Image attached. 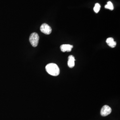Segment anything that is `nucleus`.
Listing matches in <instances>:
<instances>
[{
	"instance_id": "obj_6",
	"label": "nucleus",
	"mask_w": 120,
	"mask_h": 120,
	"mask_svg": "<svg viewBox=\"0 0 120 120\" xmlns=\"http://www.w3.org/2000/svg\"><path fill=\"white\" fill-rule=\"evenodd\" d=\"M75 59L73 55H70L68 57V65L69 68H72L75 65Z\"/></svg>"
},
{
	"instance_id": "obj_3",
	"label": "nucleus",
	"mask_w": 120,
	"mask_h": 120,
	"mask_svg": "<svg viewBox=\"0 0 120 120\" xmlns=\"http://www.w3.org/2000/svg\"><path fill=\"white\" fill-rule=\"evenodd\" d=\"M40 30L42 33L46 35L50 34L51 33L52 29L50 26L46 23L43 24L40 27Z\"/></svg>"
},
{
	"instance_id": "obj_8",
	"label": "nucleus",
	"mask_w": 120,
	"mask_h": 120,
	"mask_svg": "<svg viewBox=\"0 0 120 120\" xmlns=\"http://www.w3.org/2000/svg\"><path fill=\"white\" fill-rule=\"evenodd\" d=\"M105 8L106 9H109L111 10H112L114 9V7L113 5L112 4L111 1H108L107 2V4L105 5Z\"/></svg>"
},
{
	"instance_id": "obj_7",
	"label": "nucleus",
	"mask_w": 120,
	"mask_h": 120,
	"mask_svg": "<svg viewBox=\"0 0 120 120\" xmlns=\"http://www.w3.org/2000/svg\"><path fill=\"white\" fill-rule=\"evenodd\" d=\"M106 42L109 45V46L111 48L115 47L116 45V42L114 41V39L112 38H109L107 39Z\"/></svg>"
},
{
	"instance_id": "obj_5",
	"label": "nucleus",
	"mask_w": 120,
	"mask_h": 120,
	"mask_svg": "<svg viewBox=\"0 0 120 120\" xmlns=\"http://www.w3.org/2000/svg\"><path fill=\"white\" fill-rule=\"evenodd\" d=\"M73 48V45L69 44H64L61 45L60 47L61 51L63 52H70Z\"/></svg>"
},
{
	"instance_id": "obj_4",
	"label": "nucleus",
	"mask_w": 120,
	"mask_h": 120,
	"mask_svg": "<svg viewBox=\"0 0 120 120\" xmlns=\"http://www.w3.org/2000/svg\"><path fill=\"white\" fill-rule=\"evenodd\" d=\"M111 112V108L108 105H105L103 106V107L102 108L101 111V116H105L110 114Z\"/></svg>"
},
{
	"instance_id": "obj_2",
	"label": "nucleus",
	"mask_w": 120,
	"mask_h": 120,
	"mask_svg": "<svg viewBox=\"0 0 120 120\" xmlns=\"http://www.w3.org/2000/svg\"><path fill=\"white\" fill-rule=\"evenodd\" d=\"M29 40L31 45L33 47H37L38 45L39 40L38 35L36 33H32L30 35Z\"/></svg>"
},
{
	"instance_id": "obj_1",
	"label": "nucleus",
	"mask_w": 120,
	"mask_h": 120,
	"mask_svg": "<svg viewBox=\"0 0 120 120\" xmlns=\"http://www.w3.org/2000/svg\"><path fill=\"white\" fill-rule=\"evenodd\" d=\"M45 69L47 73L53 76H57L60 73V69L58 66L54 63H50L48 64Z\"/></svg>"
},
{
	"instance_id": "obj_9",
	"label": "nucleus",
	"mask_w": 120,
	"mask_h": 120,
	"mask_svg": "<svg viewBox=\"0 0 120 120\" xmlns=\"http://www.w3.org/2000/svg\"><path fill=\"white\" fill-rule=\"evenodd\" d=\"M101 8V5L99 3H96L94 7V11L96 13H98L100 11V9Z\"/></svg>"
}]
</instances>
